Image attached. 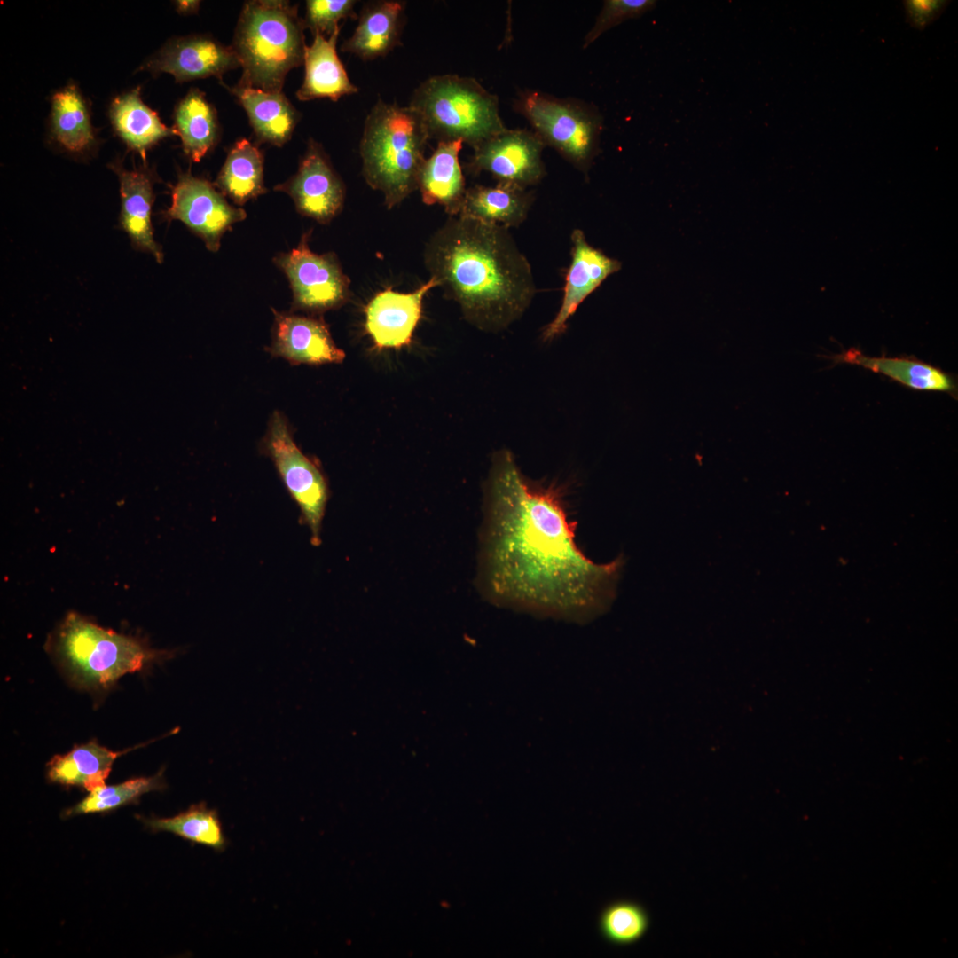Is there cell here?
I'll use <instances>...</instances> for the list:
<instances>
[{
    "instance_id": "cell-9",
    "label": "cell",
    "mask_w": 958,
    "mask_h": 958,
    "mask_svg": "<svg viewBox=\"0 0 958 958\" xmlns=\"http://www.w3.org/2000/svg\"><path fill=\"white\" fill-rule=\"evenodd\" d=\"M309 237L310 232L304 233L297 247L279 254L274 263L288 279L293 308L317 314L346 303L350 280L334 253L318 255L310 250Z\"/></svg>"
},
{
    "instance_id": "cell-24",
    "label": "cell",
    "mask_w": 958,
    "mask_h": 958,
    "mask_svg": "<svg viewBox=\"0 0 958 958\" xmlns=\"http://www.w3.org/2000/svg\"><path fill=\"white\" fill-rule=\"evenodd\" d=\"M132 750L113 751L94 741L75 746L48 762L47 777L52 782L82 787L90 792L106 785L114 760Z\"/></svg>"
},
{
    "instance_id": "cell-16",
    "label": "cell",
    "mask_w": 958,
    "mask_h": 958,
    "mask_svg": "<svg viewBox=\"0 0 958 958\" xmlns=\"http://www.w3.org/2000/svg\"><path fill=\"white\" fill-rule=\"evenodd\" d=\"M274 326L270 352L292 364H339L345 352L334 342L321 318L284 314L273 310Z\"/></svg>"
},
{
    "instance_id": "cell-28",
    "label": "cell",
    "mask_w": 958,
    "mask_h": 958,
    "mask_svg": "<svg viewBox=\"0 0 958 958\" xmlns=\"http://www.w3.org/2000/svg\"><path fill=\"white\" fill-rule=\"evenodd\" d=\"M51 128L58 143L71 153H82L94 142L86 102L75 85H68L53 95Z\"/></svg>"
},
{
    "instance_id": "cell-7",
    "label": "cell",
    "mask_w": 958,
    "mask_h": 958,
    "mask_svg": "<svg viewBox=\"0 0 958 958\" xmlns=\"http://www.w3.org/2000/svg\"><path fill=\"white\" fill-rule=\"evenodd\" d=\"M514 108L524 116L545 145L585 174L600 149L603 119L597 108L574 98L541 91H521Z\"/></svg>"
},
{
    "instance_id": "cell-35",
    "label": "cell",
    "mask_w": 958,
    "mask_h": 958,
    "mask_svg": "<svg viewBox=\"0 0 958 958\" xmlns=\"http://www.w3.org/2000/svg\"><path fill=\"white\" fill-rule=\"evenodd\" d=\"M176 5L178 12L182 13H191L197 12L200 1H177Z\"/></svg>"
},
{
    "instance_id": "cell-17",
    "label": "cell",
    "mask_w": 958,
    "mask_h": 958,
    "mask_svg": "<svg viewBox=\"0 0 958 958\" xmlns=\"http://www.w3.org/2000/svg\"><path fill=\"white\" fill-rule=\"evenodd\" d=\"M110 168L117 175L120 184L121 228L128 234L134 248L152 255L161 263L163 252L154 240L151 220L154 200L152 175L145 169L128 170L117 162Z\"/></svg>"
},
{
    "instance_id": "cell-26",
    "label": "cell",
    "mask_w": 958,
    "mask_h": 958,
    "mask_svg": "<svg viewBox=\"0 0 958 958\" xmlns=\"http://www.w3.org/2000/svg\"><path fill=\"white\" fill-rule=\"evenodd\" d=\"M185 154L199 162L215 146L219 129L216 111L198 89L191 90L177 105L174 127Z\"/></svg>"
},
{
    "instance_id": "cell-18",
    "label": "cell",
    "mask_w": 958,
    "mask_h": 958,
    "mask_svg": "<svg viewBox=\"0 0 958 958\" xmlns=\"http://www.w3.org/2000/svg\"><path fill=\"white\" fill-rule=\"evenodd\" d=\"M340 29H336L329 37L316 33L312 43L305 46V75L296 92L298 99L329 98L337 101L342 96L357 92L358 88L349 80L336 51Z\"/></svg>"
},
{
    "instance_id": "cell-27",
    "label": "cell",
    "mask_w": 958,
    "mask_h": 958,
    "mask_svg": "<svg viewBox=\"0 0 958 958\" xmlns=\"http://www.w3.org/2000/svg\"><path fill=\"white\" fill-rule=\"evenodd\" d=\"M214 185L237 205H244L265 193L261 151L246 138L238 140L230 150Z\"/></svg>"
},
{
    "instance_id": "cell-15",
    "label": "cell",
    "mask_w": 958,
    "mask_h": 958,
    "mask_svg": "<svg viewBox=\"0 0 958 958\" xmlns=\"http://www.w3.org/2000/svg\"><path fill=\"white\" fill-rule=\"evenodd\" d=\"M240 67L232 46H224L208 36H188L176 39L164 46L143 68L154 73L164 72L176 82L221 76Z\"/></svg>"
},
{
    "instance_id": "cell-5",
    "label": "cell",
    "mask_w": 958,
    "mask_h": 958,
    "mask_svg": "<svg viewBox=\"0 0 958 958\" xmlns=\"http://www.w3.org/2000/svg\"><path fill=\"white\" fill-rule=\"evenodd\" d=\"M429 139L461 140L475 148L505 126L498 97L475 79L457 75L431 76L414 90L410 104Z\"/></svg>"
},
{
    "instance_id": "cell-31",
    "label": "cell",
    "mask_w": 958,
    "mask_h": 958,
    "mask_svg": "<svg viewBox=\"0 0 958 958\" xmlns=\"http://www.w3.org/2000/svg\"><path fill=\"white\" fill-rule=\"evenodd\" d=\"M649 918L639 904L620 900L608 905L599 918V929L609 942L627 946L639 941L647 932Z\"/></svg>"
},
{
    "instance_id": "cell-21",
    "label": "cell",
    "mask_w": 958,
    "mask_h": 958,
    "mask_svg": "<svg viewBox=\"0 0 958 958\" xmlns=\"http://www.w3.org/2000/svg\"><path fill=\"white\" fill-rule=\"evenodd\" d=\"M229 89L245 109L258 141L282 146L291 138L300 117L282 91L238 85Z\"/></svg>"
},
{
    "instance_id": "cell-30",
    "label": "cell",
    "mask_w": 958,
    "mask_h": 958,
    "mask_svg": "<svg viewBox=\"0 0 958 958\" xmlns=\"http://www.w3.org/2000/svg\"><path fill=\"white\" fill-rule=\"evenodd\" d=\"M166 788L163 771H159L151 777H138L124 782L99 787L81 802L67 809L64 813L72 816L84 813L108 812L130 804L143 794L162 790Z\"/></svg>"
},
{
    "instance_id": "cell-3",
    "label": "cell",
    "mask_w": 958,
    "mask_h": 958,
    "mask_svg": "<svg viewBox=\"0 0 958 958\" xmlns=\"http://www.w3.org/2000/svg\"><path fill=\"white\" fill-rule=\"evenodd\" d=\"M429 139L426 127L409 106L378 100L366 116L360 141L366 184L384 196L390 209L418 189Z\"/></svg>"
},
{
    "instance_id": "cell-1",
    "label": "cell",
    "mask_w": 958,
    "mask_h": 958,
    "mask_svg": "<svg viewBox=\"0 0 958 958\" xmlns=\"http://www.w3.org/2000/svg\"><path fill=\"white\" fill-rule=\"evenodd\" d=\"M562 490L526 477L513 453L491 460L484 485L476 585L496 605L585 617L614 597L621 557L597 563L576 543Z\"/></svg>"
},
{
    "instance_id": "cell-20",
    "label": "cell",
    "mask_w": 958,
    "mask_h": 958,
    "mask_svg": "<svg viewBox=\"0 0 958 958\" xmlns=\"http://www.w3.org/2000/svg\"><path fill=\"white\" fill-rule=\"evenodd\" d=\"M404 3L376 1L362 9L353 35L342 44V51L369 60L383 57L398 43Z\"/></svg>"
},
{
    "instance_id": "cell-12",
    "label": "cell",
    "mask_w": 958,
    "mask_h": 958,
    "mask_svg": "<svg viewBox=\"0 0 958 958\" xmlns=\"http://www.w3.org/2000/svg\"><path fill=\"white\" fill-rule=\"evenodd\" d=\"M287 193L302 216L328 224L342 210L344 185L332 167L323 148L310 139L297 172L274 188Z\"/></svg>"
},
{
    "instance_id": "cell-34",
    "label": "cell",
    "mask_w": 958,
    "mask_h": 958,
    "mask_svg": "<svg viewBox=\"0 0 958 958\" xmlns=\"http://www.w3.org/2000/svg\"><path fill=\"white\" fill-rule=\"evenodd\" d=\"M906 21L914 28L923 30L943 13L950 1L946 0H906L903 1Z\"/></svg>"
},
{
    "instance_id": "cell-6",
    "label": "cell",
    "mask_w": 958,
    "mask_h": 958,
    "mask_svg": "<svg viewBox=\"0 0 958 958\" xmlns=\"http://www.w3.org/2000/svg\"><path fill=\"white\" fill-rule=\"evenodd\" d=\"M55 646L75 679L87 686L110 685L166 655L75 612L69 613L60 624Z\"/></svg>"
},
{
    "instance_id": "cell-23",
    "label": "cell",
    "mask_w": 958,
    "mask_h": 958,
    "mask_svg": "<svg viewBox=\"0 0 958 958\" xmlns=\"http://www.w3.org/2000/svg\"><path fill=\"white\" fill-rule=\"evenodd\" d=\"M836 362L862 366L915 390L939 391L954 395L952 376L938 367L906 357H868L851 349L833 357Z\"/></svg>"
},
{
    "instance_id": "cell-10",
    "label": "cell",
    "mask_w": 958,
    "mask_h": 958,
    "mask_svg": "<svg viewBox=\"0 0 958 958\" xmlns=\"http://www.w3.org/2000/svg\"><path fill=\"white\" fill-rule=\"evenodd\" d=\"M167 220H179L200 237L206 247L217 252L223 235L247 217L243 208L231 205L214 184L181 173L171 192V204L163 212Z\"/></svg>"
},
{
    "instance_id": "cell-8",
    "label": "cell",
    "mask_w": 958,
    "mask_h": 958,
    "mask_svg": "<svg viewBox=\"0 0 958 958\" xmlns=\"http://www.w3.org/2000/svg\"><path fill=\"white\" fill-rule=\"evenodd\" d=\"M263 447L299 506L310 529L312 545L319 546L328 499L326 481L320 468L298 448L287 420L279 412H274L270 419Z\"/></svg>"
},
{
    "instance_id": "cell-29",
    "label": "cell",
    "mask_w": 958,
    "mask_h": 958,
    "mask_svg": "<svg viewBox=\"0 0 958 958\" xmlns=\"http://www.w3.org/2000/svg\"><path fill=\"white\" fill-rule=\"evenodd\" d=\"M142 821L152 832H170L218 852H224L229 844L218 812L203 802L192 805L173 817L153 816Z\"/></svg>"
},
{
    "instance_id": "cell-33",
    "label": "cell",
    "mask_w": 958,
    "mask_h": 958,
    "mask_svg": "<svg viewBox=\"0 0 958 958\" xmlns=\"http://www.w3.org/2000/svg\"><path fill=\"white\" fill-rule=\"evenodd\" d=\"M356 1L352 0H308L304 27L312 34H321L329 37L340 28L339 21L347 18H356L354 12Z\"/></svg>"
},
{
    "instance_id": "cell-11",
    "label": "cell",
    "mask_w": 958,
    "mask_h": 958,
    "mask_svg": "<svg viewBox=\"0 0 958 958\" xmlns=\"http://www.w3.org/2000/svg\"><path fill=\"white\" fill-rule=\"evenodd\" d=\"M545 146L533 130L506 129L473 148L468 168L474 173H490L498 183L527 188L538 184L546 175L542 161Z\"/></svg>"
},
{
    "instance_id": "cell-25",
    "label": "cell",
    "mask_w": 958,
    "mask_h": 958,
    "mask_svg": "<svg viewBox=\"0 0 958 958\" xmlns=\"http://www.w3.org/2000/svg\"><path fill=\"white\" fill-rule=\"evenodd\" d=\"M140 89L117 97L110 107V117L117 134L145 161L146 152L166 137L177 135L173 128L161 122L158 114L140 98Z\"/></svg>"
},
{
    "instance_id": "cell-14",
    "label": "cell",
    "mask_w": 958,
    "mask_h": 958,
    "mask_svg": "<svg viewBox=\"0 0 958 958\" xmlns=\"http://www.w3.org/2000/svg\"><path fill=\"white\" fill-rule=\"evenodd\" d=\"M572 259L569 267L561 305L554 318L544 328L542 339L550 342L567 329V322L578 306L611 274L621 263L591 246L582 230L571 235Z\"/></svg>"
},
{
    "instance_id": "cell-22",
    "label": "cell",
    "mask_w": 958,
    "mask_h": 958,
    "mask_svg": "<svg viewBox=\"0 0 958 958\" xmlns=\"http://www.w3.org/2000/svg\"><path fill=\"white\" fill-rule=\"evenodd\" d=\"M532 199L531 192L513 184L474 185L467 189L458 216L506 228L514 227L526 219Z\"/></svg>"
},
{
    "instance_id": "cell-4",
    "label": "cell",
    "mask_w": 958,
    "mask_h": 958,
    "mask_svg": "<svg viewBox=\"0 0 958 958\" xmlns=\"http://www.w3.org/2000/svg\"><path fill=\"white\" fill-rule=\"evenodd\" d=\"M304 28L289 2L245 3L232 45L242 68L238 86L281 92L288 72L303 63Z\"/></svg>"
},
{
    "instance_id": "cell-19",
    "label": "cell",
    "mask_w": 958,
    "mask_h": 958,
    "mask_svg": "<svg viewBox=\"0 0 958 958\" xmlns=\"http://www.w3.org/2000/svg\"><path fill=\"white\" fill-rule=\"evenodd\" d=\"M463 144L461 140L438 142L419 177L422 201L441 205L450 216L459 214L467 189L459 160Z\"/></svg>"
},
{
    "instance_id": "cell-32",
    "label": "cell",
    "mask_w": 958,
    "mask_h": 958,
    "mask_svg": "<svg viewBox=\"0 0 958 958\" xmlns=\"http://www.w3.org/2000/svg\"><path fill=\"white\" fill-rule=\"evenodd\" d=\"M654 0H606L596 20L585 36L583 48H587L603 33L621 24L636 19L656 7Z\"/></svg>"
},
{
    "instance_id": "cell-13",
    "label": "cell",
    "mask_w": 958,
    "mask_h": 958,
    "mask_svg": "<svg viewBox=\"0 0 958 958\" xmlns=\"http://www.w3.org/2000/svg\"><path fill=\"white\" fill-rule=\"evenodd\" d=\"M440 287L434 277L412 293L387 288L376 294L365 309V327L376 348L400 349L412 342L420 319L422 300L433 287Z\"/></svg>"
},
{
    "instance_id": "cell-2",
    "label": "cell",
    "mask_w": 958,
    "mask_h": 958,
    "mask_svg": "<svg viewBox=\"0 0 958 958\" xmlns=\"http://www.w3.org/2000/svg\"><path fill=\"white\" fill-rule=\"evenodd\" d=\"M424 263L464 318L483 331L518 320L537 292L528 259L499 224L449 216L426 244Z\"/></svg>"
}]
</instances>
